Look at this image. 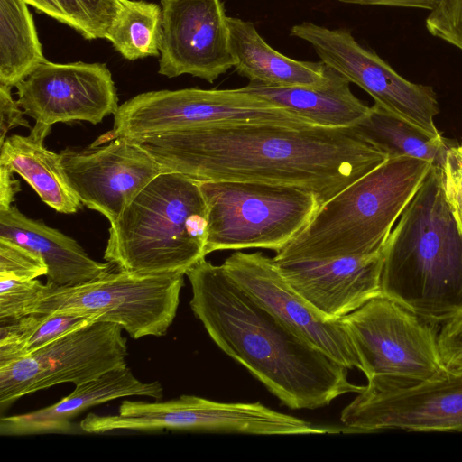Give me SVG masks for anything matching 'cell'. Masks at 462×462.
<instances>
[{"instance_id":"cell-1","label":"cell","mask_w":462,"mask_h":462,"mask_svg":"<svg viewBox=\"0 0 462 462\" xmlns=\"http://www.w3.org/2000/svg\"><path fill=\"white\" fill-rule=\"evenodd\" d=\"M134 142L162 172L199 181L298 186L311 191L320 205L389 159L354 126L212 125Z\"/></svg>"},{"instance_id":"cell-2","label":"cell","mask_w":462,"mask_h":462,"mask_svg":"<svg viewBox=\"0 0 462 462\" xmlns=\"http://www.w3.org/2000/svg\"><path fill=\"white\" fill-rule=\"evenodd\" d=\"M185 275L190 308L211 339L289 408L313 410L364 390L348 380L346 366L249 296L223 264L203 258Z\"/></svg>"},{"instance_id":"cell-3","label":"cell","mask_w":462,"mask_h":462,"mask_svg":"<svg viewBox=\"0 0 462 462\" xmlns=\"http://www.w3.org/2000/svg\"><path fill=\"white\" fill-rule=\"evenodd\" d=\"M383 253L382 296L435 326L462 315V233L442 168L432 165Z\"/></svg>"},{"instance_id":"cell-4","label":"cell","mask_w":462,"mask_h":462,"mask_svg":"<svg viewBox=\"0 0 462 462\" xmlns=\"http://www.w3.org/2000/svg\"><path fill=\"white\" fill-rule=\"evenodd\" d=\"M207 226L199 181L163 171L110 224L104 259L138 274L186 273L206 256Z\"/></svg>"},{"instance_id":"cell-5","label":"cell","mask_w":462,"mask_h":462,"mask_svg":"<svg viewBox=\"0 0 462 462\" xmlns=\"http://www.w3.org/2000/svg\"><path fill=\"white\" fill-rule=\"evenodd\" d=\"M431 167L418 158H389L323 203L273 260L363 255L382 250Z\"/></svg>"},{"instance_id":"cell-6","label":"cell","mask_w":462,"mask_h":462,"mask_svg":"<svg viewBox=\"0 0 462 462\" xmlns=\"http://www.w3.org/2000/svg\"><path fill=\"white\" fill-rule=\"evenodd\" d=\"M199 187L208 208L206 255L246 248L276 252L321 206L311 191L293 185L202 180Z\"/></svg>"},{"instance_id":"cell-7","label":"cell","mask_w":462,"mask_h":462,"mask_svg":"<svg viewBox=\"0 0 462 462\" xmlns=\"http://www.w3.org/2000/svg\"><path fill=\"white\" fill-rule=\"evenodd\" d=\"M373 392L407 388L448 373L435 325L380 295L341 318Z\"/></svg>"},{"instance_id":"cell-8","label":"cell","mask_w":462,"mask_h":462,"mask_svg":"<svg viewBox=\"0 0 462 462\" xmlns=\"http://www.w3.org/2000/svg\"><path fill=\"white\" fill-rule=\"evenodd\" d=\"M268 124L294 128L316 126L289 110L234 89L156 90L141 93L119 106L111 131L92 144L125 137H146L198 127Z\"/></svg>"},{"instance_id":"cell-9","label":"cell","mask_w":462,"mask_h":462,"mask_svg":"<svg viewBox=\"0 0 462 462\" xmlns=\"http://www.w3.org/2000/svg\"><path fill=\"white\" fill-rule=\"evenodd\" d=\"M185 273L138 274L118 269L68 287L45 283L33 312H80L120 326L134 339L167 334L180 303Z\"/></svg>"},{"instance_id":"cell-10","label":"cell","mask_w":462,"mask_h":462,"mask_svg":"<svg viewBox=\"0 0 462 462\" xmlns=\"http://www.w3.org/2000/svg\"><path fill=\"white\" fill-rule=\"evenodd\" d=\"M122 330L110 322H94L0 365L1 413L27 394L64 383L76 386L126 365Z\"/></svg>"},{"instance_id":"cell-11","label":"cell","mask_w":462,"mask_h":462,"mask_svg":"<svg viewBox=\"0 0 462 462\" xmlns=\"http://www.w3.org/2000/svg\"><path fill=\"white\" fill-rule=\"evenodd\" d=\"M290 34L310 43L320 61L367 92L374 104L433 135L440 134L434 123L439 113L434 88L404 79L348 30L303 22L293 25Z\"/></svg>"},{"instance_id":"cell-12","label":"cell","mask_w":462,"mask_h":462,"mask_svg":"<svg viewBox=\"0 0 462 462\" xmlns=\"http://www.w3.org/2000/svg\"><path fill=\"white\" fill-rule=\"evenodd\" d=\"M347 433L462 431V372L393 391L364 388L342 411Z\"/></svg>"},{"instance_id":"cell-13","label":"cell","mask_w":462,"mask_h":462,"mask_svg":"<svg viewBox=\"0 0 462 462\" xmlns=\"http://www.w3.org/2000/svg\"><path fill=\"white\" fill-rule=\"evenodd\" d=\"M15 87L24 115L48 126L79 121L97 125L119 108L112 74L103 63L46 60Z\"/></svg>"},{"instance_id":"cell-14","label":"cell","mask_w":462,"mask_h":462,"mask_svg":"<svg viewBox=\"0 0 462 462\" xmlns=\"http://www.w3.org/2000/svg\"><path fill=\"white\" fill-rule=\"evenodd\" d=\"M84 149L66 148L60 164L81 203L116 222L134 198L162 171L138 143L120 137Z\"/></svg>"},{"instance_id":"cell-15","label":"cell","mask_w":462,"mask_h":462,"mask_svg":"<svg viewBox=\"0 0 462 462\" xmlns=\"http://www.w3.org/2000/svg\"><path fill=\"white\" fill-rule=\"evenodd\" d=\"M230 277L256 302L347 369L362 365L341 319H328L282 278L273 258L236 252L223 263Z\"/></svg>"},{"instance_id":"cell-16","label":"cell","mask_w":462,"mask_h":462,"mask_svg":"<svg viewBox=\"0 0 462 462\" xmlns=\"http://www.w3.org/2000/svg\"><path fill=\"white\" fill-rule=\"evenodd\" d=\"M162 36L158 72L213 83L235 67L221 0H161Z\"/></svg>"},{"instance_id":"cell-17","label":"cell","mask_w":462,"mask_h":462,"mask_svg":"<svg viewBox=\"0 0 462 462\" xmlns=\"http://www.w3.org/2000/svg\"><path fill=\"white\" fill-rule=\"evenodd\" d=\"M383 250L273 263L285 282L321 316L338 319L381 295Z\"/></svg>"},{"instance_id":"cell-18","label":"cell","mask_w":462,"mask_h":462,"mask_svg":"<svg viewBox=\"0 0 462 462\" xmlns=\"http://www.w3.org/2000/svg\"><path fill=\"white\" fill-rule=\"evenodd\" d=\"M130 396H146L160 401L163 389L158 381L141 382L125 365L76 385L70 394L52 405L28 413L1 416L0 434L25 436L82 431L79 426L76 427L72 422L79 413L91 406Z\"/></svg>"},{"instance_id":"cell-19","label":"cell","mask_w":462,"mask_h":462,"mask_svg":"<svg viewBox=\"0 0 462 462\" xmlns=\"http://www.w3.org/2000/svg\"><path fill=\"white\" fill-rule=\"evenodd\" d=\"M0 238L40 255L48 267L46 283L56 287L95 280L112 271L114 264L95 261L76 240L41 220L27 217L14 206L0 209Z\"/></svg>"},{"instance_id":"cell-20","label":"cell","mask_w":462,"mask_h":462,"mask_svg":"<svg viewBox=\"0 0 462 462\" xmlns=\"http://www.w3.org/2000/svg\"><path fill=\"white\" fill-rule=\"evenodd\" d=\"M230 47L237 73L272 87H323L332 69L322 61L294 60L272 48L252 22L227 17Z\"/></svg>"},{"instance_id":"cell-21","label":"cell","mask_w":462,"mask_h":462,"mask_svg":"<svg viewBox=\"0 0 462 462\" xmlns=\"http://www.w3.org/2000/svg\"><path fill=\"white\" fill-rule=\"evenodd\" d=\"M239 89L323 127H353L370 110L352 93L350 82L335 69L323 87H272L249 82Z\"/></svg>"},{"instance_id":"cell-22","label":"cell","mask_w":462,"mask_h":462,"mask_svg":"<svg viewBox=\"0 0 462 462\" xmlns=\"http://www.w3.org/2000/svg\"><path fill=\"white\" fill-rule=\"evenodd\" d=\"M51 129L35 123L27 136H7L0 145V165L23 178L49 207L60 213H76L82 203L66 180L60 154L44 146Z\"/></svg>"},{"instance_id":"cell-23","label":"cell","mask_w":462,"mask_h":462,"mask_svg":"<svg viewBox=\"0 0 462 462\" xmlns=\"http://www.w3.org/2000/svg\"><path fill=\"white\" fill-rule=\"evenodd\" d=\"M356 130L388 158L408 156L442 168L448 150L457 145L441 134L433 135L410 121L374 104Z\"/></svg>"},{"instance_id":"cell-24","label":"cell","mask_w":462,"mask_h":462,"mask_svg":"<svg viewBox=\"0 0 462 462\" xmlns=\"http://www.w3.org/2000/svg\"><path fill=\"white\" fill-rule=\"evenodd\" d=\"M24 0H0V85L15 87L46 61Z\"/></svg>"},{"instance_id":"cell-25","label":"cell","mask_w":462,"mask_h":462,"mask_svg":"<svg viewBox=\"0 0 462 462\" xmlns=\"http://www.w3.org/2000/svg\"><path fill=\"white\" fill-rule=\"evenodd\" d=\"M99 321L80 312H33L0 322V365L29 356L58 337Z\"/></svg>"},{"instance_id":"cell-26","label":"cell","mask_w":462,"mask_h":462,"mask_svg":"<svg viewBox=\"0 0 462 462\" xmlns=\"http://www.w3.org/2000/svg\"><path fill=\"white\" fill-rule=\"evenodd\" d=\"M162 36V10L144 0H121L106 39L126 60L159 56Z\"/></svg>"},{"instance_id":"cell-27","label":"cell","mask_w":462,"mask_h":462,"mask_svg":"<svg viewBox=\"0 0 462 462\" xmlns=\"http://www.w3.org/2000/svg\"><path fill=\"white\" fill-rule=\"evenodd\" d=\"M40 13L67 24L87 40L106 39L121 0H24Z\"/></svg>"},{"instance_id":"cell-28","label":"cell","mask_w":462,"mask_h":462,"mask_svg":"<svg viewBox=\"0 0 462 462\" xmlns=\"http://www.w3.org/2000/svg\"><path fill=\"white\" fill-rule=\"evenodd\" d=\"M40 281L0 276V322L28 315L29 309L41 294Z\"/></svg>"},{"instance_id":"cell-29","label":"cell","mask_w":462,"mask_h":462,"mask_svg":"<svg viewBox=\"0 0 462 462\" xmlns=\"http://www.w3.org/2000/svg\"><path fill=\"white\" fill-rule=\"evenodd\" d=\"M47 273V264L40 255L0 238V276L33 280Z\"/></svg>"},{"instance_id":"cell-30","label":"cell","mask_w":462,"mask_h":462,"mask_svg":"<svg viewBox=\"0 0 462 462\" xmlns=\"http://www.w3.org/2000/svg\"><path fill=\"white\" fill-rule=\"evenodd\" d=\"M425 25L433 37L462 51V0H438Z\"/></svg>"},{"instance_id":"cell-31","label":"cell","mask_w":462,"mask_h":462,"mask_svg":"<svg viewBox=\"0 0 462 462\" xmlns=\"http://www.w3.org/2000/svg\"><path fill=\"white\" fill-rule=\"evenodd\" d=\"M442 171L446 199L462 233V144L448 150Z\"/></svg>"},{"instance_id":"cell-32","label":"cell","mask_w":462,"mask_h":462,"mask_svg":"<svg viewBox=\"0 0 462 462\" xmlns=\"http://www.w3.org/2000/svg\"><path fill=\"white\" fill-rule=\"evenodd\" d=\"M438 345L447 369L462 372V315L444 324Z\"/></svg>"},{"instance_id":"cell-33","label":"cell","mask_w":462,"mask_h":462,"mask_svg":"<svg viewBox=\"0 0 462 462\" xmlns=\"http://www.w3.org/2000/svg\"><path fill=\"white\" fill-rule=\"evenodd\" d=\"M24 112L11 95V88L0 85V145L4 143L8 131L14 127L30 128L29 122L23 118Z\"/></svg>"},{"instance_id":"cell-34","label":"cell","mask_w":462,"mask_h":462,"mask_svg":"<svg viewBox=\"0 0 462 462\" xmlns=\"http://www.w3.org/2000/svg\"><path fill=\"white\" fill-rule=\"evenodd\" d=\"M13 173L8 168L0 165V209L10 208L15 194L20 191V182L13 178Z\"/></svg>"},{"instance_id":"cell-35","label":"cell","mask_w":462,"mask_h":462,"mask_svg":"<svg viewBox=\"0 0 462 462\" xmlns=\"http://www.w3.org/2000/svg\"><path fill=\"white\" fill-rule=\"evenodd\" d=\"M347 4L420 8L430 11L438 0H337Z\"/></svg>"}]
</instances>
